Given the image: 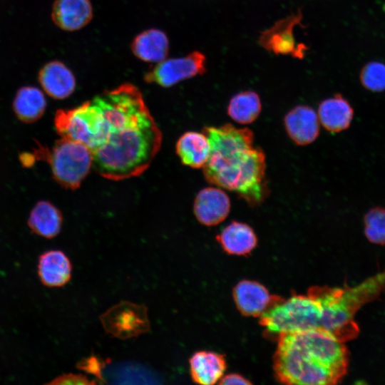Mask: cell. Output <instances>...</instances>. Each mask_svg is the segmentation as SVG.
<instances>
[{"mask_svg": "<svg viewBox=\"0 0 385 385\" xmlns=\"http://www.w3.org/2000/svg\"><path fill=\"white\" fill-rule=\"evenodd\" d=\"M364 234L371 243L385 245V208L374 207L364 218Z\"/></svg>", "mask_w": 385, "mask_h": 385, "instance_id": "obj_23", "label": "cell"}, {"mask_svg": "<svg viewBox=\"0 0 385 385\" xmlns=\"http://www.w3.org/2000/svg\"><path fill=\"white\" fill-rule=\"evenodd\" d=\"M360 81L363 86L374 92L385 90V64L371 61L366 64L360 73Z\"/></svg>", "mask_w": 385, "mask_h": 385, "instance_id": "obj_24", "label": "cell"}, {"mask_svg": "<svg viewBox=\"0 0 385 385\" xmlns=\"http://www.w3.org/2000/svg\"><path fill=\"white\" fill-rule=\"evenodd\" d=\"M37 272L41 282L48 287H60L71 278L72 265L62 251L51 250L38 257Z\"/></svg>", "mask_w": 385, "mask_h": 385, "instance_id": "obj_14", "label": "cell"}, {"mask_svg": "<svg viewBox=\"0 0 385 385\" xmlns=\"http://www.w3.org/2000/svg\"><path fill=\"white\" fill-rule=\"evenodd\" d=\"M93 16L90 0H56L51 14L54 24L66 31L81 29L91 21Z\"/></svg>", "mask_w": 385, "mask_h": 385, "instance_id": "obj_13", "label": "cell"}, {"mask_svg": "<svg viewBox=\"0 0 385 385\" xmlns=\"http://www.w3.org/2000/svg\"><path fill=\"white\" fill-rule=\"evenodd\" d=\"M222 250L229 255L245 256L257 245L254 230L247 223L232 221L216 236Z\"/></svg>", "mask_w": 385, "mask_h": 385, "instance_id": "obj_16", "label": "cell"}, {"mask_svg": "<svg viewBox=\"0 0 385 385\" xmlns=\"http://www.w3.org/2000/svg\"><path fill=\"white\" fill-rule=\"evenodd\" d=\"M96 382L94 381H90L89 379L81 374H63L51 381L46 383V384L52 385H61V384H94Z\"/></svg>", "mask_w": 385, "mask_h": 385, "instance_id": "obj_26", "label": "cell"}, {"mask_svg": "<svg viewBox=\"0 0 385 385\" xmlns=\"http://www.w3.org/2000/svg\"><path fill=\"white\" fill-rule=\"evenodd\" d=\"M319 123L328 131L339 133L347 129L354 117L351 104L342 95L323 100L319 105Z\"/></svg>", "mask_w": 385, "mask_h": 385, "instance_id": "obj_17", "label": "cell"}, {"mask_svg": "<svg viewBox=\"0 0 385 385\" xmlns=\"http://www.w3.org/2000/svg\"><path fill=\"white\" fill-rule=\"evenodd\" d=\"M262 103L259 95L253 91H244L234 95L227 106V115L236 123L247 125L260 115Z\"/></svg>", "mask_w": 385, "mask_h": 385, "instance_id": "obj_22", "label": "cell"}, {"mask_svg": "<svg viewBox=\"0 0 385 385\" xmlns=\"http://www.w3.org/2000/svg\"><path fill=\"white\" fill-rule=\"evenodd\" d=\"M36 158L47 161L53 179L62 187L76 190L93 166L91 150L84 144L61 137L51 148L38 145Z\"/></svg>", "mask_w": 385, "mask_h": 385, "instance_id": "obj_4", "label": "cell"}, {"mask_svg": "<svg viewBox=\"0 0 385 385\" xmlns=\"http://www.w3.org/2000/svg\"><path fill=\"white\" fill-rule=\"evenodd\" d=\"M91 101L101 114L99 138L91 150L96 172L115 181L143 174L160 148L162 133L140 90L125 83Z\"/></svg>", "mask_w": 385, "mask_h": 385, "instance_id": "obj_1", "label": "cell"}, {"mask_svg": "<svg viewBox=\"0 0 385 385\" xmlns=\"http://www.w3.org/2000/svg\"><path fill=\"white\" fill-rule=\"evenodd\" d=\"M205 72V56L200 51H195L185 56L165 58L156 63L145 74L144 79L147 83L169 88Z\"/></svg>", "mask_w": 385, "mask_h": 385, "instance_id": "obj_7", "label": "cell"}, {"mask_svg": "<svg viewBox=\"0 0 385 385\" xmlns=\"http://www.w3.org/2000/svg\"><path fill=\"white\" fill-rule=\"evenodd\" d=\"M219 384H252V383L246 379L245 377L242 376L240 374H234L231 373L229 374H227L225 376H222V378L220 379Z\"/></svg>", "mask_w": 385, "mask_h": 385, "instance_id": "obj_27", "label": "cell"}, {"mask_svg": "<svg viewBox=\"0 0 385 385\" xmlns=\"http://www.w3.org/2000/svg\"><path fill=\"white\" fill-rule=\"evenodd\" d=\"M284 125L289 138L298 145L313 143L320 131L318 115L308 106L294 107L285 115Z\"/></svg>", "mask_w": 385, "mask_h": 385, "instance_id": "obj_10", "label": "cell"}, {"mask_svg": "<svg viewBox=\"0 0 385 385\" xmlns=\"http://www.w3.org/2000/svg\"><path fill=\"white\" fill-rule=\"evenodd\" d=\"M101 124V114L92 101L71 109L56 111L54 125L63 138L80 142L91 150L97 143Z\"/></svg>", "mask_w": 385, "mask_h": 385, "instance_id": "obj_5", "label": "cell"}, {"mask_svg": "<svg viewBox=\"0 0 385 385\" xmlns=\"http://www.w3.org/2000/svg\"><path fill=\"white\" fill-rule=\"evenodd\" d=\"M46 106V98L40 89L32 86H25L17 91L12 108L19 120L26 123H32L43 116Z\"/></svg>", "mask_w": 385, "mask_h": 385, "instance_id": "obj_21", "label": "cell"}, {"mask_svg": "<svg viewBox=\"0 0 385 385\" xmlns=\"http://www.w3.org/2000/svg\"><path fill=\"white\" fill-rule=\"evenodd\" d=\"M210 152L202 168L210 184L234 192L250 206L260 205L268 197L266 157L254 146L253 132L227 123L203 129Z\"/></svg>", "mask_w": 385, "mask_h": 385, "instance_id": "obj_2", "label": "cell"}, {"mask_svg": "<svg viewBox=\"0 0 385 385\" xmlns=\"http://www.w3.org/2000/svg\"><path fill=\"white\" fill-rule=\"evenodd\" d=\"M38 81L43 91L56 100L69 97L76 86L71 70L56 60L48 61L41 67L38 73Z\"/></svg>", "mask_w": 385, "mask_h": 385, "instance_id": "obj_12", "label": "cell"}, {"mask_svg": "<svg viewBox=\"0 0 385 385\" xmlns=\"http://www.w3.org/2000/svg\"><path fill=\"white\" fill-rule=\"evenodd\" d=\"M62 223L61 211L46 200L38 202L28 219V226L31 232L46 239L57 236L61 230Z\"/></svg>", "mask_w": 385, "mask_h": 385, "instance_id": "obj_20", "label": "cell"}, {"mask_svg": "<svg viewBox=\"0 0 385 385\" xmlns=\"http://www.w3.org/2000/svg\"><path fill=\"white\" fill-rule=\"evenodd\" d=\"M273 356L275 379L284 384L334 385L347 373L344 342L318 330L279 334Z\"/></svg>", "mask_w": 385, "mask_h": 385, "instance_id": "obj_3", "label": "cell"}, {"mask_svg": "<svg viewBox=\"0 0 385 385\" xmlns=\"http://www.w3.org/2000/svg\"><path fill=\"white\" fill-rule=\"evenodd\" d=\"M104 330L112 336L126 339L150 330L147 307L128 301H121L100 317Z\"/></svg>", "mask_w": 385, "mask_h": 385, "instance_id": "obj_6", "label": "cell"}, {"mask_svg": "<svg viewBox=\"0 0 385 385\" xmlns=\"http://www.w3.org/2000/svg\"><path fill=\"white\" fill-rule=\"evenodd\" d=\"M230 200L222 189L207 187L197 193L194 201V214L197 220L206 226L222 222L230 211Z\"/></svg>", "mask_w": 385, "mask_h": 385, "instance_id": "obj_9", "label": "cell"}, {"mask_svg": "<svg viewBox=\"0 0 385 385\" xmlns=\"http://www.w3.org/2000/svg\"><path fill=\"white\" fill-rule=\"evenodd\" d=\"M192 380L197 384L212 385L224 375L227 363L224 355L212 351H198L189 359Z\"/></svg>", "mask_w": 385, "mask_h": 385, "instance_id": "obj_15", "label": "cell"}, {"mask_svg": "<svg viewBox=\"0 0 385 385\" xmlns=\"http://www.w3.org/2000/svg\"><path fill=\"white\" fill-rule=\"evenodd\" d=\"M130 48L133 55L138 59L147 63H158L167 58L169 40L163 31L150 29L137 35Z\"/></svg>", "mask_w": 385, "mask_h": 385, "instance_id": "obj_18", "label": "cell"}, {"mask_svg": "<svg viewBox=\"0 0 385 385\" xmlns=\"http://www.w3.org/2000/svg\"><path fill=\"white\" fill-rule=\"evenodd\" d=\"M302 13L299 10L277 21L272 27L262 31L259 37L260 46L277 55H289L302 59L308 47L298 43L294 31L296 26H302Z\"/></svg>", "mask_w": 385, "mask_h": 385, "instance_id": "obj_8", "label": "cell"}, {"mask_svg": "<svg viewBox=\"0 0 385 385\" xmlns=\"http://www.w3.org/2000/svg\"><path fill=\"white\" fill-rule=\"evenodd\" d=\"M233 299L239 312L244 316L260 317L272 304L276 295L258 282L244 279L233 288Z\"/></svg>", "mask_w": 385, "mask_h": 385, "instance_id": "obj_11", "label": "cell"}, {"mask_svg": "<svg viewBox=\"0 0 385 385\" xmlns=\"http://www.w3.org/2000/svg\"><path fill=\"white\" fill-rule=\"evenodd\" d=\"M103 362L96 356H90L81 360L76 365L78 369L94 375L102 380V369Z\"/></svg>", "mask_w": 385, "mask_h": 385, "instance_id": "obj_25", "label": "cell"}, {"mask_svg": "<svg viewBox=\"0 0 385 385\" xmlns=\"http://www.w3.org/2000/svg\"><path fill=\"white\" fill-rule=\"evenodd\" d=\"M176 152L184 165L192 168H202L209 158L210 142L204 133L188 131L178 140Z\"/></svg>", "mask_w": 385, "mask_h": 385, "instance_id": "obj_19", "label": "cell"}]
</instances>
